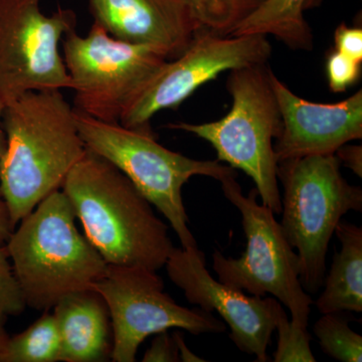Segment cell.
I'll return each instance as SVG.
<instances>
[{
	"mask_svg": "<svg viewBox=\"0 0 362 362\" xmlns=\"http://www.w3.org/2000/svg\"><path fill=\"white\" fill-rule=\"evenodd\" d=\"M6 147L0 162V199L13 228L61 189L85 154L76 110L61 90L28 92L4 107Z\"/></svg>",
	"mask_w": 362,
	"mask_h": 362,
	"instance_id": "obj_1",
	"label": "cell"
},
{
	"mask_svg": "<svg viewBox=\"0 0 362 362\" xmlns=\"http://www.w3.org/2000/svg\"><path fill=\"white\" fill-rule=\"evenodd\" d=\"M61 189L85 235L110 266L158 271L173 250L168 226L129 178L87 150Z\"/></svg>",
	"mask_w": 362,
	"mask_h": 362,
	"instance_id": "obj_2",
	"label": "cell"
},
{
	"mask_svg": "<svg viewBox=\"0 0 362 362\" xmlns=\"http://www.w3.org/2000/svg\"><path fill=\"white\" fill-rule=\"evenodd\" d=\"M76 221L68 197L56 190L16 226L4 244L26 306L49 310L103 277L108 264Z\"/></svg>",
	"mask_w": 362,
	"mask_h": 362,
	"instance_id": "obj_3",
	"label": "cell"
},
{
	"mask_svg": "<svg viewBox=\"0 0 362 362\" xmlns=\"http://www.w3.org/2000/svg\"><path fill=\"white\" fill-rule=\"evenodd\" d=\"M271 71L267 64L230 71L226 88L233 105L225 117L202 124L170 123L168 128L192 133L211 143L218 160L249 175L262 204L280 214L282 202L274 141L280 135L282 120Z\"/></svg>",
	"mask_w": 362,
	"mask_h": 362,
	"instance_id": "obj_4",
	"label": "cell"
},
{
	"mask_svg": "<svg viewBox=\"0 0 362 362\" xmlns=\"http://www.w3.org/2000/svg\"><path fill=\"white\" fill-rule=\"evenodd\" d=\"M76 110V109H75ZM78 132L90 151L116 166L170 223L182 247L197 246L188 228L182 188L194 176L221 181L238 176L218 160H197L159 144L152 130L97 120L76 110Z\"/></svg>",
	"mask_w": 362,
	"mask_h": 362,
	"instance_id": "obj_5",
	"label": "cell"
},
{
	"mask_svg": "<svg viewBox=\"0 0 362 362\" xmlns=\"http://www.w3.org/2000/svg\"><path fill=\"white\" fill-rule=\"evenodd\" d=\"M335 154L309 156L278 162L282 183V226L297 250L300 282L307 293L323 287L326 256L335 228L349 211H362V190L340 173Z\"/></svg>",
	"mask_w": 362,
	"mask_h": 362,
	"instance_id": "obj_6",
	"label": "cell"
},
{
	"mask_svg": "<svg viewBox=\"0 0 362 362\" xmlns=\"http://www.w3.org/2000/svg\"><path fill=\"white\" fill-rule=\"evenodd\" d=\"M223 195L242 216L247 238L246 251L239 259L213 254V268L218 280L233 289L265 297L273 295L291 313V323L298 328L308 326L312 299L300 282L299 257L286 239L275 214L258 204V190L243 194L237 176L220 181Z\"/></svg>",
	"mask_w": 362,
	"mask_h": 362,
	"instance_id": "obj_7",
	"label": "cell"
},
{
	"mask_svg": "<svg viewBox=\"0 0 362 362\" xmlns=\"http://www.w3.org/2000/svg\"><path fill=\"white\" fill-rule=\"evenodd\" d=\"M62 52L75 93L74 108L111 123L120 121L169 59L159 47L117 40L96 23L85 35L76 28L66 33Z\"/></svg>",
	"mask_w": 362,
	"mask_h": 362,
	"instance_id": "obj_8",
	"label": "cell"
},
{
	"mask_svg": "<svg viewBox=\"0 0 362 362\" xmlns=\"http://www.w3.org/2000/svg\"><path fill=\"white\" fill-rule=\"evenodd\" d=\"M92 289L103 298L113 331L111 359L134 362L138 349L150 335L180 328L192 335L226 332L225 322L211 312L176 303L164 291L157 271L139 267L108 265Z\"/></svg>",
	"mask_w": 362,
	"mask_h": 362,
	"instance_id": "obj_9",
	"label": "cell"
},
{
	"mask_svg": "<svg viewBox=\"0 0 362 362\" xmlns=\"http://www.w3.org/2000/svg\"><path fill=\"white\" fill-rule=\"evenodd\" d=\"M44 0H0V100L28 92L71 90L61 45L75 30L71 9L42 11Z\"/></svg>",
	"mask_w": 362,
	"mask_h": 362,
	"instance_id": "obj_10",
	"label": "cell"
},
{
	"mask_svg": "<svg viewBox=\"0 0 362 362\" xmlns=\"http://www.w3.org/2000/svg\"><path fill=\"white\" fill-rule=\"evenodd\" d=\"M272 49L266 35H221L204 28L180 56L166 62L119 123L150 130V121L159 112L177 108L225 71L268 64Z\"/></svg>",
	"mask_w": 362,
	"mask_h": 362,
	"instance_id": "obj_11",
	"label": "cell"
},
{
	"mask_svg": "<svg viewBox=\"0 0 362 362\" xmlns=\"http://www.w3.org/2000/svg\"><path fill=\"white\" fill-rule=\"evenodd\" d=\"M171 282L185 293L189 303L216 311L230 326V338L256 361H269L267 354L279 318L286 313L274 298L247 296L244 291L216 280L206 266L204 252L194 247H173L165 264Z\"/></svg>",
	"mask_w": 362,
	"mask_h": 362,
	"instance_id": "obj_12",
	"label": "cell"
},
{
	"mask_svg": "<svg viewBox=\"0 0 362 362\" xmlns=\"http://www.w3.org/2000/svg\"><path fill=\"white\" fill-rule=\"evenodd\" d=\"M282 128L274 143L278 162L335 154L362 138V90L333 104L314 103L297 96L271 71Z\"/></svg>",
	"mask_w": 362,
	"mask_h": 362,
	"instance_id": "obj_13",
	"label": "cell"
},
{
	"mask_svg": "<svg viewBox=\"0 0 362 362\" xmlns=\"http://www.w3.org/2000/svg\"><path fill=\"white\" fill-rule=\"evenodd\" d=\"M94 21L117 40L177 58L204 30L188 0H87Z\"/></svg>",
	"mask_w": 362,
	"mask_h": 362,
	"instance_id": "obj_14",
	"label": "cell"
},
{
	"mask_svg": "<svg viewBox=\"0 0 362 362\" xmlns=\"http://www.w3.org/2000/svg\"><path fill=\"white\" fill-rule=\"evenodd\" d=\"M59 361L101 362L111 358L113 331L106 303L94 289L73 293L54 306Z\"/></svg>",
	"mask_w": 362,
	"mask_h": 362,
	"instance_id": "obj_15",
	"label": "cell"
},
{
	"mask_svg": "<svg viewBox=\"0 0 362 362\" xmlns=\"http://www.w3.org/2000/svg\"><path fill=\"white\" fill-rule=\"evenodd\" d=\"M341 250L335 252L315 305L322 314L362 312V228L340 221L335 228Z\"/></svg>",
	"mask_w": 362,
	"mask_h": 362,
	"instance_id": "obj_16",
	"label": "cell"
},
{
	"mask_svg": "<svg viewBox=\"0 0 362 362\" xmlns=\"http://www.w3.org/2000/svg\"><path fill=\"white\" fill-rule=\"evenodd\" d=\"M305 0H266L232 35H272L293 51L310 52L313 33L304 16Z\"/></svg>",
	"mask_w": 362,
	"mask_h": 362,
	"instance_id": "obj_17",
	"label": "cell"
},
{
	"mask_svg": "<svg viewBox=\"0 0 362 362\" xmlns=\"http://www.w3.org/2000/svg\"><path fill=\"white\" fill-rule=\"evenodd\" d=\"M61 340L54 314L45 312L20 334L9 338L4 362L59 361Z\"/></svg>",
	"mask_w": 362,
	"mask_h": 362,
	"instance_id": "obj_18",
	"label": "cell"
},
{
	"mask_svg": "<svg viewBox=\"0 0 362 362\" xmlns=\"http://www.w3.org/2000/svg\"><path fill=\"white\" fill-rule=\"evenodd\" d=\"M342 312L323 314L314 324V334L324 354L341 362H361L362 337L349 325Z\"/></svg>",
	"mask_w": 362,
	"mask_h": 362,
	"instance_id": "obj_19",
	"label": "cell"
},
{
	"mask_svg": "<svg viewBox=\"0 0 362 362\" xmlns=\"http://www.w3.org/2000/svg\"><path fill=\"white\" fill-rule=\"evenodd\" d=\"M202 26L221 35H232L266 0H188Z\"/></svg>",
	"mask_w": 362,
	"mask_h": 362,
	"instance_id": "obj_20",
	"label": "cell"
},
{
	"mask_svg": "<svg viewBox=\"0 0 362 362\" xmlns=\"http://www.w3.org/2000/svg\"><path fill=\"white\" fill-rule=\"evenodd\" d=\"M278 346L274 354L275 362H315L310 347L311 337L307 328H298L288 319L287 314L279 318Z\"/></svg>",
	"mask_w": 362,
	"mask_h": 362,
	"instance_id": "obj_21",
	"label": "cell"
},
{
	"mask_svg": "<svg viewBox=\"0 0 362 362\" xmlns=\"http://www.w3.org/2000/svg\"><path fill=\"white\" fill-rule=\"evenodd\" d=\"M0 307L7 316L18 315L26 307L4 245H0Z\"/></svg>",
	"mask_w": 362,
	"mask_h": 362,
	"instance_id": "obj_22",
	"label": "cell"
},
{
	"mask_svg": "<svg viewBox=\"0 0 362 362\" xmlns=\"http://www.w3.org/2000/svg\"><path fill=\"white\" fill-rule=\"evenodd\" d=\"M361 62L333 49L326 59V75L333 93H343L357 83L361 75Z\"/></svg>",
	"mask_w": 362,
	"mask_h": 362,
	"instance_id": "obj_23",
	"label": "cell"
},
{
	"mask_svg": "<svg viewBox=\"0 0 362 362\" xmlns=\"http://www.w3.org/2000/svg\"><path fill=\"white\" fill-rule=\"evenodd\" d=\"M334 49L362 63V30L342 23L334 33Z\"/></svg>",
	"mask_w": 362,
	"mask_h": 362,
	"instance_id": "obj_24",
	"label": "cell"
},
{
	"mask_svg": "<svg viewBox=\"0 0 362 362\" xmlns=\"http://www.w3.org/2000/svg\"><path fill=\"white\" fill-rule=\"evenodd\" d=\"M153 341L143 356L144 362H177L180 361L177 345L175 337L168 331L157 333Z\"/></svg>",
	"mask_w": 362,
	"mask_h": 362,
	"instance_id": "obj_25",
	"label": "cell"
},
{
	"mask_svg": "<svg viewBox=\"0 0 362 362\" xmlns=\"http://www.w3.org/2000/svg\"><path fill=\"white\" fill-rule=\"evenodd\" d=\"M340 164L351 169L359 177L362 176V147L361 145H343L335 152Z\"/></svg>",
	"mask_w": 362,
	"mask_h": 362,
	"instance_id": "obj_26",
	"label": "cell"
},
{
	"mask_svg": "<svg viewBox=\"0 0 362 362\" xmlns=\"http://www.w3.org/2000/svg\"><path fill=\"white\" fill-rule=\"evenodd\" d=\"M13 228L6 204L0 199V245L6 244Z\"/></svg>",
	"mask_w": 362,
	"mask_h": 362,
	"instance_id": "obj_27",
	"label": "cell"
},
{
	"mask_svg": "<svg viewBox=\"0 0 362 362\" xmlns=\"http://www.w3.org/2000/svg\"><path fill=\"white\" fill-rule=\"evenodd\" d=\"M175 340L176 345H177L178 354H180V361L183 362H204L206 359H202L201 357L195 356L194 352L190 351L188 349L187 345L185 344V338L180 333L175 332Z\"/></svg>",
	"mask_w": 362,
	"mask_h": 362,
	"instance_id": "obj_28",
	"label": "cell"
},
{
	"mask_svg": "<svg viewBox=\"0 0 362 362\" xmlns=\"http://www.w3.org/2000/svg\"><path fill=\"white\" fill-rule=\"evenodd\" d=\"M6 312L0 307V362H4V354H6L7 344H8L9 337L6 328Z\"/></svg>",
	"mask_w": 362,
	"mask_h": 362,
	"instance_id": "obj_29",
	"label": "cell"
},
{
	"mask_svg": "<svg viewBox=\"0 0 362 362\" xmlns=\"http://www.w3.org/2000/svg\"><path fill=\"white\" fill-rule=\"evenodd\" d=\"M4 107L6 105L0 100V162H1L6 147V135L4 126Z\"/></svg>",
	"mask_w": 362,
	"mask_h": 362,
	"instance_id": "obj_30",
	"label": "cell"
},
{
	"mask_svg": "<svg viewBox=\"0 0 362 362\" xmlns=\"http://www.w3.org/2000/svg\"><path fill=\"white\" fill-rule=\"evenodd\" d=\"M322 1L323 0H305L303 6L304 11L320 6V4H322Z\"/></svg>",
	"mask_w": 362,
	"mask_h": 362,
	"instance_id": "obj_31",
	"label": "cell"
}]
</instances>
